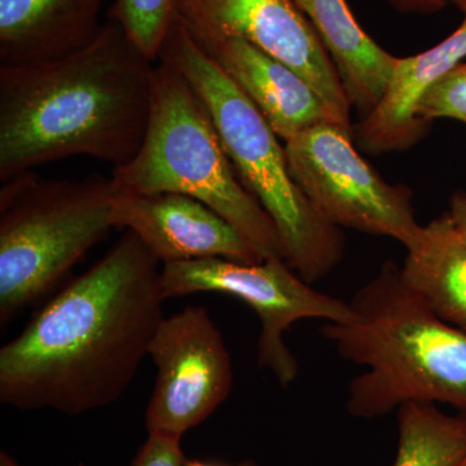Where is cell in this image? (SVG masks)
<instances>
[{"label":"cell","mask_w":466,"mask_h":466,"mask_svg":"<svg viewBox=\"0 0 466 466\" xmlns=\"http://www.w3.org/2000/svg\"><path fill=\"white\" fill-rule=\"evenodd\" d=\"M159 263L126 229L0 349V401L78 416L118 400L165 318Z\"/></svg>","instance_id":"6da1fadb"},{"label":"cell","mask_w":466,"mask_h":466,"mask_svg":"<svg viewBox=\"0 0 466 466\" xmlns=\"http://www.w3.org/2000/svg\"><path fill=\"white\" fill-rule=\"evenodd\" d=\"M153 72L110 20L66 56L0 66V182L76 156L124 167L148 128Z\"/></svg>","instance_id":"7a4b0ae2"},{"label":"cell","mask_w":466,"mask_h":466,"mask_svg":"<svg viewBox=\"0 0 466 466\" xmlns=\"http://www.w3.org/2000/svg\"><path fill=\"white\" fill-rule=\"evenodd\" d=\"M350 305L354 321L321 327L339 357L366 368L349 383L350 415L373 420L408 401L466 412V332L438 318L404 283L400 267L383 263Z\"/></svg>","instance_id":"3957f363"},{"label":"cell","mask_w":466,"mask_h":466,"mask_svg":"<svg viewBox=\"0 0 466 466\" xmlns=\"http://www.w3.org/2000/svg\"><path fill=\"white\" fill-rule=\"evenodd\" d=\"M157 61L180 73L208 106L242 186L274 222L287 265L306 283L325 278L342 259L341 228L319 216L291 177L280 137L202 50L179 15Z\"/></svg>","instance_id":"277c9868"},{"label":"cell","mask_w":466,"mask_h":466,"mask_svg":"<svg viewBox=\"0 0 466 466\" xmlns=\"http://www.w3.org/2000/svg\"><path fill=\"white\" fill-rule=\"evenodd\" d=\"M126 195L179 193L227 220L263 260L283 259L280 238L262 205L242 186L208 106L180 73L159 61L142 147L110 177Z\"/></svg>","instance_id":"5b68a950"},{"label":"cell","mask_w":466,"mask_h":466,"mask_svg":"<svg viewBox=\"0 0 466 466\" xmlns=\"http://www.w3.org/2000/svg\"><path fill=\"white\" fill-rule=\"evenodd\" d=\"M110 179H41L26 173L0 188V324L45 297L116 228Z\"/></svg>","instance_id":"8992f818"},{"label":"cell","mask_w":466,"mask_h":466,"mask_svg":"<svg viewBox=\"0 0 466 466\" xmlns=\"http://www.w3.org/2000/svg\"><path fill=\"white\" fill-rule=\"evenodd\" d=\"M288 167L319 216L330 225L388 236L412 249L421 238L412 193L386 183L361 157L352 133L334 121L285 142Z\"/></svg>","instance_id":"52a82bcc"},{"label":"cell","mask_w":466,"mask_h":466,"mask_svg":"<svg viewBox=\"0 0 466 466\" xmlns=\"http://www.w3.org/2000/svg\"><path fill=\"white\" fill-rule=\"evenodd\" d=\"M161 289L165 299L214 291L248 303L260 320L258 364L284 388L296 381L299 373V361L284 341L291 325L303 319L351 323L357 318L350 302L312 289L281 258L254 265L225 258L165 263Z\"/></svg>","instance_id":"ba28073f"},{"label":"cell","mask_w":466,"mask_h":466,"mask_svg":"<svg viewBox=\"0 0 466 466\" xmlns=\"http://www.w3.org/2000/svg\"><path fill=\"white\" fill-rule=\"evenodd\" d=\"M148 355L157 367V379L147 408V431L182 440L232 390L225 339L207 309L188 306L159 323Z\"/></svg>","instance_id":"9c48e42d"},{"label":"cell","mask_w":466,"mask_h":466,"mask_svg":"<svg viewBox=\"0 0 466 466\" xmlns=\"http://www.w3.org/2000/svg\"><path fill=\"white\" fill-rule=\"evenodd\" d=\"M177 15L198 43L238 38L287 64L318 92L334 122L354 134L339 73L294 0H177Z\"/></svg>","instance_id":"30bf717a"},{"label":"cell","mask_w":466,"mask_h":466,"mask_svg":"<svg viewBox=\"0 0 466 466\" xmlns=\"http://www.w3.org/2000/svg\"><path fill=\"white\" fill-rule=\"evenodd\" d=\"M113 223L134 232L162 265L207 258L263 262L249 242L213 208L179 193L116 192Z\"/></svg>","instance_id":"8fae6325"},{"label":"cell","mask_w":466,"mask_h":466,"mask_svg":"<svg viewBox=\"0 0 466 466\" xmlns=\"http://www.w3.org/2000/svg\"><path fill=\"white\" fill-rule=\"evenodd\" d=\"M198 45L284 142L312 126L334 121L318 92L303 76L256 46L238 38Z\"/></svg>","instance_id":"7c38bea8"},{"label":"cell","mask_w":466,"mask_h":466,"mask_svg":"<svg viewBox=\"0 0 466 466\" xmlns=\"http://www.w3.org/2000/svg\"><path fill=\"white\" fill-rule=\"evenodd\" d=\"M461 12L458 29L431 47L410 57H398L388 91L379 106L354 131L358 146L370 155L410 148L421 139L426 126L416 108L431 86L466 58V0H451Z\"/></svg>","instance_id":"4fadbf2b"},{"label":"cell","mask_w":466,"mask_h":466,"mask_svg":"<svg viewBox=\"0 0 466 466\" xmlns=\"http://www.w3.org/2000/svg\"><path fill=\"white\" fill-rule=\"evenodd\" d=\"M104 0H0V66L46 63L100 32Z\"/></svg>","instance_id":"5bb4252c"},{"label":"cell","mask_w":466,"mask_h":466,"mask_svg":"<svg viewBox=\"0 0 466 466\" xmlns=\"http://www.w3.org/2000/svg\"><path fill=\"white\" fill-rule=\"evenodd\" d=\"M294 2L329 55L352 108L366 118L385 96L398 57L364 32L348 0Z\"/></svg>","instance_id":"9a60e30c"},{"label":"cell","mask_w":466,"mask_h":466,"mask_svg":"<svg viewBox=\"0 0 466 466\" xmlns=\"http://www.w3.org/2000/svg\"><path fill=\"white\" fill-rule=\"evenodd\" d=\"M400 275L438 318L466 332V241L449 214L424 226Z\"/></svg>","instance_id":"2e32d148"},{"label":"cell","mask_w":466,"mask_h":466,"mask_svg":"<svg viewBox=\"0 0 466 466\" xmlns=\"http://www.w3.org/2000/svg\"><path fill=\"white\" fill-rule=\"evenodd\" d=\"M398 449L392 466H461L466 412L452 416L435 403L408 401L397 410Z\"/></svg>","instance_id":"e0dca14e"},{"label":"cell","mask_w":466,"mask_h":466,"mask_svg":"<svg viewBox=\"0 0 466 466\" xmlns=\"http://www.w3.org/2000/svg\"><path fill=\"white\" fill-rule=\"evenodd\" d=\"M177 17V0H116L109 9V20L153 63Z\"/></svg>","instance_id":"ac0fdd59"},{"label":"cell","mask_w":466,"mask_h":466,"mask_svg":"<svg viewBox=\"0 0 466 466\" xmlns=\"http://www.w3.org/2000/svg\"><path fill=\"white\" fill-rule=\"evenodd\" d=\"M416 116L425 126L440 118L458 119L466 124V63L460 64L426 90L417 104Z\"/></svg>","instance_id":"d6986e66"},{"label":"cell","mask_w":466,"mask_h":466,"mask_svg":"<svg viewBox=\"0 0 466 466\" xmlns=\"http://www.w3.org/2000/svg\"><path fill=\"white\" fill-rule=\"evenodd\" d=\"M180 441L179 438L149 434L131 466H184L187 459Z\"/></svg>","instance_id":"ffe728a7"},{"label":"cell","mask_w":466,"mask_h":466,"mask_svg":"<svg viewBox=\"0 0 466 466\" xmlns=\"http://www.w3.org/2000/svg\"><path fill=\"white\" fill-rule=\"evenodd\" d=\"M386 2L400 11L431 14L446 7L451 0H386Z\"/></svg>","instance_id":"44dd1931"},{"label":"cell","mask_w":466,"mask_h":466,"mask_svg":"<svg viewBox=\"0 0 466 466\" xmlns=\"http://www.w3.org/2000/svg\"><path fill=\"white\" fill-rule=\"evenodd\" d=\"M453 226L466 241V192L455 193L450 200V210L447 211Z\"/></svg>","instance_id":"7402d4cb"},{"label":"cell","mask_w":466,"mask_h":466,"mask_svg":"<svg viewBox=\"0 0 466 466\" xmlns=\"http://www.w3.org/2000/svg\"><path fill=\"white\" fill-rule=\"evenodd\" d=\"M184 466H225V465H217V464H208V462L198 461V460H187L186 465ZM238 466H257L253 461H245L241 462Z\"/></svg>","instance_id":"603a6c76"},{"label":"cell","mask_w":466,"mask_h":466,"mask_svg":"<svg viewBox=\"0 0 466 466\" xmlns=\"http://www.w3.org/2000/svg\"><path fill=\"white\" fill-rule=\"evenodd\" d=\"M0 466H20V465H18L17 462L15 461V460L12 459L11 456H9L7 452H5V451H2V453H0Z\"/></svg>","instance_id":"cb8c5ba5"},{"label":"cell","mask_w":466,"mask_h":466,"mask_svg":"<svg viewBox=\"0 0 466 466\" xmlns=\"http://www.w3.org/2000/svg\"><path fill=\"white\" fill-rule=\"evenodd\" d=\"M461 466H466V459L464 460V462H462Z\"/></svg>","instance_id":"d4e9b609"}]
</instances>
